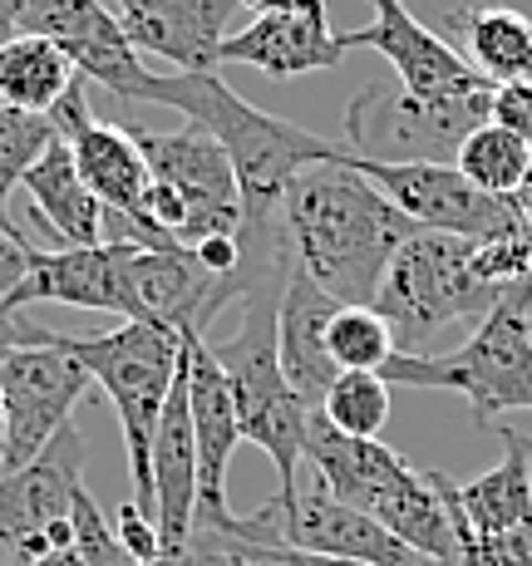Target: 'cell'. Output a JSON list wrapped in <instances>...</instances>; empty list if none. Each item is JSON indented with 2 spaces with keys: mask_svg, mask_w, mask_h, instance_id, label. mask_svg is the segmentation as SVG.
Returning a JSON list of instances; mask_svg holds the SVG:
<instances>
[{
  "mask_svg": "<svg viewBox=\"0 0 532 566\" xmlns=\"http://www.w3.org/2000/svg\"><path fill=\"white\" fill-rule=\"evenodd\" d=\"M0 566H35V557H30L25 547H15V542L0 537Z\"/></svg>",
  "mask_w": 532,
  "mask_h": 566,
  "instance_id": "39",
  "label": "cell"
},
{
  "mask_svg": "<svg viewBox=\"0 0 532 566\" xmlns=\"http://www.w3.org/2000/svg\"><path fill=\"white\" fill-rule=\"evenodd\" d=\"M182 375H188L192 439H198V527L192 532H222L237 517L227 507V468L242 443V419H237L232 379L217 365L208 335L182 331Z\"/></svg>",
  "mask_w": 532,
  "mask_h": 566,
  "instance_id": "12",
  "label": "cell"
},
{
  "mask_svg": "<svg viewBox=\"0 0 532 566\" xmlns=\"http://www.w3.org/2000/svg\"><path fill=\"white\" fill-rule=\"evenodd\" d=\"M0 443H6V395H0Z\"/></svg>",
  "mask_w": 532,
  "mask_h": 566,
  "instance_id": "43",
  "label": "cell"
},
{
  "mask_svg": "<svg viewBox=\"0 0 532 566\" xmlns=\"http://www.w3.org/2000/svg\"><path fill=\"white\" fill-rule=\"evenodd\" d=\"M345 60L341 30H331L325 0H301L277 15H257L237 35L222 40V64H252L271 80H296V74H321Z\"/></svg>",
  "mask_w": 532,
  "mask_h": 566,
  "instance_id": "17",
  "label": "cell"
},
{
  "mask_svg": "<svg viewBox=\"0 0 532 566\" xmlns=\"http://www.w3.org/2000/svg\"><path fill=\"white\" fill-rule=\"evenodd\" d=\"M25 198L30 212H40V222L60 237L64 247H100L104 242V202L90 192V182L74 168V154L64 138H54L45 158L25 172Z\"/></svg>",
  "mask_w": 532,
  "mask_h": 566,
  "instance_id": "21",
  "label": "cell"
},
{
  "mask_svg": "<svg viewBox=\"0 0 532 566\" xmlns=\"http://www.w3.org/2000/svg\"><path fill=\"white\" fill-rule=\"evenodd\" d=\"M335 311H341V301L331 291H321L301 266H291L286 291H281V315H277V350L291 389L301 395L306 409H321L325 389L341 375L331 350H325V331H331Z\"/></svg>",
  "mask_w": 532,
  "mask_h": 566,
  "instance_id": "20",
  "label": "cell"
},
{
  "mask_svg": "<svg viewBox=\"0 0 532 566\" xmlns=\"http://www.w3.org/2000/svg\"><path fill=\"white\" fill-rule=\"evenodd\" d=\"M0 478H6V463H0Z\"/></svg>",
  "mask_w": 532,
  "mask_h": 566,
  "instance_id": "44",
  "label": "cell"
},
{
  "mask_svg": "<svg viewBox=\"0 0 532 566\" xmlns=\"http://www.w3.org/2000/svg\"><path fill=\"white\" fill-rule=\"evenodd\" d=\"M25 15H30V0H0V40L20 35V30H25Z\"/></svg>",
  "mask_w": 532,
  "mask_h": 566,
  "instance_id": "37",
  "label": "cell"
},
{
  "mask_svg": "<svg viewBox=\"0 0 532 566\" xmlns=\"http://www.w3.org/2000/svg\"><path fill=\"white\" fill-rule=\"evenodd\" d=\"M439 493H444V503H449L463 566H532V522H523V527H513V532H498V537H479L459 513V483L439 473Z\"/></svg>",
  "mask_w": 532,
  "mask_h": 566,
  "instance_id": "29",
  "label": "cell"
},
{
  "mask_svg": "<svg viewBox=\"0 0 532 566\" xmlns=\"http://www.w3.org/2000/svg\"><path fill=\"white\" fill-rule=\"evenodd\" d=\"M371 25L345 30L341 45L385 54L409 94H419V99H469V94L493 90L459 54V45H449L444 35H434L429 25L409 15L405 0H371Z\"/></svg>",
  "mask_w": 532,
  "mask_h": 566,
  "instance_id": "13",
  "label": "cell"
},
{
  "mask_svg": "<svg viewBox=\"0 0 532 566\" xmlns=\"http://www.w3.org/2000/svg\"><path fill=\"white\" fill-rule=\"evenodd\" d=\"M70 527H74V552H80L84 566H138L124 547H118L114 522L100 513V503L90 497V488H80V497H74Z\"/></svg>",
  "mask_w": 532,
  "mask_h": 566,
  "instance_id": "30",
  "label": "cell"
},
{
  "mask_svg": "<svg viewBox=\"0 0 532 566\" xmlns=\"http://www.w3.org/2000/svg\"><path fill=\"white\" fill-rule=\"evenodd\" d=\"M144 163L158 182H168L182 202H188V227H182V247H198L202 237H237L242 232V188L227 148L217 144L208 128L188 124L173 134L154 128H134Z\"/></svg>",
  "mask_w": 532,
  "mask_h": 566,
  "instance_id": "11",
  "label": "cell"
},
{
  "mask_svg": "<svg viewBox=\"0 0 532 566\" xmlns=\"http://www.w3.org/2000/svg\"><path fill=\"white\" fill-rule=\"evenodd\" d=\"M503 459L473 483H459V513L479 537H498L532 522V439L508 423H493Z\"/></svg>",
  "mask_w": 532,
  "mask_h": 566,
  "instance_id": "22",
  "label": "cell"
},
{
  "mask_svg": "<svg viewBox=\"0 0 532 566\" xmlns=\"http://www.w3.org/2000/svg\"><path fill=\"white\" fill-rule=\"evenodd\" d=\"M90 369L70 350V335H54L45 325L30 331V345H20L6 365H0V395H6V443H0V463L20 468L30 463L54 433L70 423L74 405L90 389Z\"/></svg>",
  "mask_w": 532,
  "mask_h": 566,
  "instance_id": "8",
  "label": "cell"
},
{
  "mask_svg": "<svg viewBox=\"0 0 532 566\" xmlns=\"http://www.w3.org/2000/svg\"><path fill=\"white\" fill-rule=\"evenodd\" d=\"M188 566H237V557L222 547V537L217 532H192V542H188Z\"/></svg>",
  "mask_w": 532,
  "mask_h": 566,
  "instance_id": "34",
  "label": "cell"
},
{
  "mask_svg": "<svg viewBox=\"0 0 532 566\" xmlns=\"http://www.w3.org/2000/svg\"><path fill=\"white\" fill-rule=\"evenodd\" d=\"M325 350H331L335 369H371V375H379L399 355V340L375 306H341L331 315V331H325Z\"/></svg>",
  "mask_w": 532,
  "mask_h": 566,
  "instance_id": "27",
  "label": "cell"
},
{
  "mask_svg": "<svg viewBox=\"0 0 532 566\" xmlns=\"http://www.w3.org/2000/svg\"><path fill=\"white\" fill-rule=\"evenodd\" d=\"M306 463L325 493L371 517L419 478V468H409L389 443L351 439V433L331 429L321 419V409H311V423H306Z\"/></svg>",
  "mask_w": 532,
  "mask_h": 566,
  "instance_id": "18",
  "label": "cell"
},
{
  "mask_svg": "<svg viewBox=\"0 0 532 566\" xmlns=\"http://www.w3.org/2000/svg\"><path fill=\"white\" fill-rule=\"evenodd\" d=\"M80 488H84V439L70 419L35 459L0 478V537L25 547L35 562L54 547H70L74 542L70 513Z\"/></svg>",
  "mask_w": 532,
  "mask_h": 566,
  "instance_id": "10",
  "label": "cell"
},
{
  "mask_svg": "<svg viewBox=\"0 0 532 566\" xmlns=\"http://www.w3.org/2000/svg\"><path fill=\"white\" fill-rule=\"evenodd\" d=\"M351 168L361 172V178H371L375 188L385 192L415 227H425V232H449V237L483 242V237H503V232L528 227L513 198H493V192L473 188L453 163H365V158H351Z\"/></svg>",
  "mask_w": 532,
  "mask_h": 566,
  "instance_id": "9",
  "label": "cell"
},
{
  "mask_svg": "<svg viewBox=\"0 0 532 566\" xmlns=\"http://www.w3.org/2000/svg\"><path fill=\"white\" fill-rule=\"evenodd\" d=\"M114 537H118V547H124L138 566H154L158 557H168V552H163V537H158V522L148 517L134 497H128V503L114 513Z\"/></svg>",
  "mask_w": 532,
  "mask_h": 566,
  "instance_id": "31",
  "label": "cell"
},
{
  "mask_svg": "<svg viewBox=\"0 0 532 566\" xmlns=\"http://www.w3.org/2000/svg\"><path fill=\"white\" fill-rule=\"evenodd\" d=\"M70 350L90 369V379L108 395L124 433V459L134 503L154 517V439L163 423V405L182 369V335L163 325L124 321L104 335H70Z\"/></svg>",
  "mask_w": 532,
  "mask_h": 566,
  "instance_id": "4",
  "label": "cell"
},
{
  "mask_svg": "<svg viewBox=\"0 0 532 566\" xmlns=\"http://www.w3.org/2000/svg\"><path fill=\"white\" fill-rule=\"evenodd\" d=\"M25 30L54 40L84 80L104 84L108 94L138 104L148 64H144V54L128 45L124 25L114 20V10L104 0H30Z\"/></svg>",
  "mask_w": 532,
  "mask_h": 566,
  "instance_id": "14",
  "label": "cell"
},
{
  "mask_svg": "<svg viewBox=\"0 0 532 566\" xmlns=\"http://www.w3.org/2000/svg\"><path fill=\"white\" fill-rule=\"evenodd\" d=\"M286 232L296 266L341 306H375L385 266L415 227L371 178L345 163H316L286 192Z\"/></svg>",
  "mask_w": 532,
  "mask_h": 566,
  "instance_id": "1",
  "label": "cell"
},
{
  "mask_svg": "<svg viewBox=\"0 0 532 566\" xmlns=\"http://www.w3.org/2000/svg\"><path fill=\"white\" fill-rule=\"evenodd\" d=\"M222 537V547L237 557V566H296L286 557V547H247V542H232L227 532H217Z\"/></svg>",
  "mask_w": 532,
  "mask_h": 566,
  "instance_id": "36",
  "label": "cell"
},
{
  "mask_svg": "<svg viewBox=\"0 0 532 566\" xmlns=\"http://www.w3.org/2000/svg\"><path fill=\"white\" fill-rule=\"evenodd\" d=\"M493 90L469 99H419L405 84H365L345 108V148L365 163H453L459 144L488 124Z\"/></svg>",
  "mask_w": 532,
  "mask_h": 566,
  "instance_id": "7",
  "label": "cell"
},
{
  "mask_svg": "<svg viewBox=\"0 0 532 566\" xmlns=\"http://www.w3.org/2000/svg\"><path fill=\"white\" fill-rule=\"evenodd\" d=\"M321 419L351 439H379L389 423V379L371 369H341L321 399Z\"/></svg>",
  "mask_w": 532,
  "mask_h": 566,
  "instance_id": "26",
  "label": "cell"
},
{
  "mask_svg": "<svg viewBox=\"0 0 532 566\" xmlns=\"http://www.w3.org/2000/svg\"><path fill=\"white\" fill-rule=\"evenodd\" d=\"M124 261L128 242L60 247V252L25 242V281L0 306L25 311L30 301H60V306L124 315Z\"/></svg>",
  "mask_w": 532,
  "mask_h": 566,
  "instance_id": "16",
  "label": "cell"
},
{
  "mask_svg": "<svg viewBox=\"0 0 532 566\" xmlns=\"http://www.w3.org/2000/svg\"><path fill=\"white\" fill-rule=\"evenodd\" d=\"M54 138L60 134H54L50 114H25V108L0 104V227H10V192L45 158Z\"/></svg>",
  "mask_w": 532,
  "mask_h": 566,
  "instance_id": "28",
  "label": "cell"
},
{
  "mask_svg": "<svg viewBox=\"0 0 532 566\" xmlns=\"http://www.w3.org/2000/svg\"><path fill=\"white\" fill-rule=\"evenodd\" d=\"M237 6L257 10V15H277V10H291V6H301V0H237Z\"/></svg>",
  "mask_w": 532,
  "mask_h": 566,
  "instance_id": "41",
  "label": "cell"
},
{
  "mask_svg": "<svg viewBox=\"0 0 532 566\" xmlns=\"http://www.w3.org/2000/svg\"><path fill=\"white\" fill-rule=\"evenodd\" d=\"M498 301L503 291L473 271V242L449 232H415L375 291V311L395 331L399 355H434V340L449 325H479Z\"/></svg>",
  "mask_w": 532,
  "mask_h": 566,
  "instance_id": "5",
  "label": "cell"
},
{
  "mask_svg": "<svg viewBox=\"0 0 532 566\" xmlns=\"http://www.w3.org/2000/svg\"><path fill=\"white\" fill-rule=\"evenodd\" d=\"M50 124H54V134L70 144L80 178L90 182V192L104 202V232H108L104 242L182 247L144 217V192H148V182H154V172H148V163H144V148H138L134 128L94 118L84 74L70 84V94L50 108Z\"/></svg>",
  "mask_w": 532,
  "mask_h": 566,
  "instance_id": "6",
  "label": "cell"
},
{
  "mask_svg": "<svg viewBox=\"0 0 532 566\" xmlns=\"http://www.w3.org/2000/svg\"><path fill=\"white\" fill-rule=\"evenodd\" d=\"M138 54H158L178 74H208L222 64L227 20L237 0H104Z\"/></svg>",
  "mask_w": 532,
  "mask_h": 566,
  "instance_id": "15",
  "label": "cell"
},
{
  "mask_svg": "<svg viewBox=\"0 0 532 566\" xmlns=\"http://www.w3.org/2000/svg\"><path fill=\"white\" fill-rule=\"evenodd\" d=\"M453 168H459L473 188L493 192V198H518L532 182V148L518 134H508V128H498L493 118H488V124H479L459 144Z\"/></svg>",
  "mask_w": 532,
  "mask_h": 566,
  "instance_id": "25",
  "label": "cell"
},
{
  "mask_svg": "<svg viewBox=\"0 0 532 566\" xmlns=\"http://www.w3.org/2000/svg\"><path fill=\"white\" fill-rule=\"evenodd\" d=\"M154 522L168 557L188 552L192 527H198V439H192L188 375L182 369L173 379V395L163 405V423L154 439Z\"/></svg>",
  "mask_w": 532,
  "mask_h": 566,
  "instance_id": "19",
  "label": "cell"
},
{
  "mask_svg": "<svg viewBox=\"0 0 532 566\" xmlns=\"http://www.w3.org/2000/svg\"><path fill=\"white\" fill-rule=\"evenodd\" d=\"M25 242H30V237L20 232L15 222L0 227V301H6L10 291L25 281Z\"/></svg>",
  "mask_w": 532,
  "mask_h": 566,
  "instance_id": "33",
  "label": "cell"
},
{
  "mask_svg": "<svg viewBox=\"0 0 532 566\" xmlns=\"http://www.w3.org/2000/svg\"><path fill=\"white\" fill-rule=\"evenodd\" d=\"M379 375L409 389H453L469 399L479 429H493L508 409H532V276L508 286L463 345L434 355H395Z\"/></svg>",
  "mask_w": 532,
  "mask_h": 566,
  "instance_id": "2",
  "label": "cell"
},
{
  "mask_svg": "<svg viewBox=\"0 0 532 566\" xmlns=\"http://www.w3.org/2000/svg\"><path fill=\"white\" fill-rule=\"evenodd\" d=\"M35 566H84V562H80V552H74V542H70V547H54V552H45V557H40Z\"/></svg>",
  "mask_w": 532,
  "mask_h": 566,
  "instance_id": "40",
  "label": "cell"
},
{
  "mask_svg": "<svg viewBox=\"0 0 532 566\" xmlns=\"http://www.w3.org/2000/svg\"><path fill=\"white\" fill-rule=\"evenodd\" d=\"M30 331H35V321H25V311L0 306V365H6L20 345H30Z\"/></svg>",
  "mask_w": 532,
  "mask_h": 566,
  "instance_id": "35",
  "label": "cell"
},
{
  "mask_svg": "<svg viewBox=\"0 0 532 566\" xmlns=\"http://www.w3.org/2000/svg\"><path fill=\"white\" fill-rule=\"evenodd\" d=\"M444 25L488 84L532 80V20L518 6H463Z\"/></svg>",
  "mask_w": 532,
  "mask_h": 566,
  "instance_id": "23",
  "label": "cell"
},
{
  "mask_svg": "<svg viewBox=\"0 0 532 566\" xmlns=\"http://www.w3.org/2000/svg\"><path fill=\"white\" fill-rule=\"evenodd\" d=\"M286 276L262 281L257 291L242 296V325H237V335L217 350V365H222L227 379H232L242 439L257 443V449L271 459L277 483H281L277 493L296 497L301 493V463H306L311 409L301 405V395L291 389L286 369H281V350H277V315H281Z\"/></svg>",
  "mask_w": 532,
  "mask_h": 566,
  "instance_id": "3",
  "label": "cell"
},
{
  "mask_svg": "<svg viewBox=\"0 0 532 566\" xmlns=\"http://www.w3.org/2000/svg\"><path fill=\"white\" fill-rule=\"evenodd\" d=\"M513 202H518V212H523V222L532 227V182H528V188H523V192H518V198H513Z\"/></svg>",
  "mask_w": 532,
  "mask_h": 566,
  "instance_id": "42",
  "label": "cell"
},
{
  "mask_svg": "<svg viewBox=\"0 0 532 566\" xmlns=\"http://www.w3.org/2000/svg\"><path fill=\"white\" fill-rule=\"evenodd\" d=\"M74 80H80V70L54 40L30 35V30L0 40V104L25 108V114H50L70 94Z\"/></svg>",
  "mask_w": 532,
  "mask_h": 566,
  "instance_id": "24",
  "label": "cell"
},
{
  "mask_svg": "<svg viewBox=\"0 0 532 566\" xmlns=\"http://www.w3.org/2000/svg\"><path fill=\"white\" fill-rule=\"evenodd\" d=\"M286 557L296 566H371V562H351V557H316V552H296V547H286Z\"/></svg>",
  "mask_w": 532,
  "mask_h": 566,
  "instance_id": "38",
  "label": "cell"
},
{
  "mask_svg": "<svg viewBox=\"0 0 532 566\" xmlns=\"http://www.w3.org/2000/svg\"><path fill=\"white\" fill-rule=\"evenodd\" d=\"M498 128L518 134L532 148V80H513V84H493V108H488Z\"/></svg>",
  "mask_w": 532,
  "mask_h": 566,
  "instance_id": "32",
  "label": "cell"
}]
</instances>
